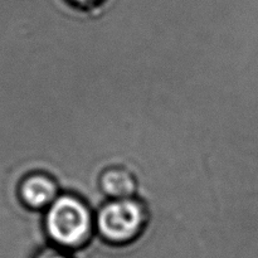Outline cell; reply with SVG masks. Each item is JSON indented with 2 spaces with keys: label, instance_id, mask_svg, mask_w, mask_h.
Masks as SVG:
<instances>
[{
  "label": "cell",
  "instance_id": "obj_1",
  "mask_svg": "<svg viewBox=\"0 0 258 258\" xmlns=\"http://www.w3.org/2000/svg\"><path fill=\"white\" fill-rule=\"evenodd\" d=\"M45 231L60 248H81L92 236L93 219L90 209L76 197H58L47 211Z\"/></svg>",
  "mask_w": 258,
  "mask_h": 258
},
{
  "label": "cell",
  "instance_id": "obj_2",
  "mask_svg": "<svg viewBox=\"0 0 258 258\" xmlns=\"http://www.w3.org/2000/svg\"><path fill=\"white\" fill-rule=\"evenodd\" d=\"M146 211L133 198L113 199L98 212L96 226L106 242L116 246L135 241L146 224Z\"/></svg>",
  "mask_w": 258,
  "mask_h": 258
},
{
  "label": "cell",
  "instance_id": "obj_3",
  "mask_svg": "<svg viewBox=\"0 0 258 258\" xmlns=\"http://www.w3.org/2000/svg\"><path fill=\"white\" fill-rule=\"evenodd\" d=\"M57 184L45 174H30L19 185V198L30 209L49 208L58 198Z\"/></svg>",
  "mask_w": 258,
  "mask_h": 258
},
{
  "label": "cell",
  "instance_id": "obj_4",
  "mask_svg": "<svg viewBox=\"0 0 258 258\" xmlns=\"http://www.w3.org/2000/svg\"><path fill=\"white\" fill-rule=\"evenodd\" d=\"M101 189L112 199L133 198L136 191V180L125 169L112 168L101 176Z\"/></svg>",
  "mask_w": 258,
  "mask_h": 258
},
{
  "label": "cell",
  "instance_id": "obj_5",
  "mask_svg": "<svg viewBox=\"0 0 258 258\" xmlns=\"http://www.w3.org/2000/svg\"><path fill=\"white\" fill-rule=\"evenodd\" d=\"M35 258H72L63 252L57 251V249H45L42 251Z\"/></svg>",
  "mask_w": 258,
  "mask_h": 258
},
{
  "label": "cell",
  "instance_id": "obj_6",
  "mask_svg": "<svg viewBox=\"0 0 258 258\" xmlns=\"http://www.w3.org/2000/svg\"><path fill=\"white\" fill-rule=\"evenodd\" d=\"M72 2H75L76 4L78 5H92V4H96V3L98 2V0H72Z\"/></svg>",
  "mask_w": 258,
  "mask_h": 258
}]
</instances>
